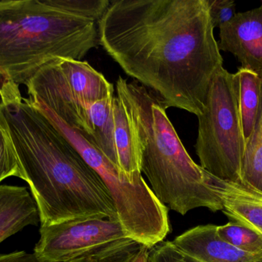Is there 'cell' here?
<instances>
[{
  "instance_id": "cell-8",
  "label": "cell",
  "mask_w": 262,
  "mask_h": 262,
  "mask_svg": "<svg viewBox=\"0 0 262 262\" xmlns=\"http://www.w3.org/2000/svg\"><path fill=\"white\" fill-rule=\"evenodd\" d=\"M34 254L46 262L108 259L137 243L118 220L86 218L40 227Z\"/></svg>"
},
{
  "instance_id": "cell-5",
  "label": "cell",
  "mask_w": 262,
  "mask_h": 262,
  "mask_svg": "<svg viewBox=\"0 0 262 262\" xmlns=\"http://www.w3.org/2000/svg\"><path fill=\"white\" fill-rule=\"evenodd\" d=\"M30 101L101 177L113 198L118 221L131 238L149 248L163 241L170 232L168 208L157 199L146 182L131 183L81 133L66 126L42 103Z\"/></svg>"
},
{
  "instance_id": "cell-13",
  "label": "cell",
  "mask_w": 262,
  "mask_h": 262,
  "mask_svg": "<svg viewBox=\"0 0 262 262\" xmlns=\"http://www.w3.org/2000/svg\"><path fill=\"white\" fill-rule=\"evenodd\" d=\"M113 112L118 168L131 183H142L145 180L140 171L130 115L124 99L118 93L114 96Z\"/></svg>"
},
{
  "instance_id": "cell-16",
  "label": "cell",
  "mask_w": 262,
  "mask_h": 262,
  "mask_svg": "<svg viewBox=\"0 0 262 262\" xmlns=\"http://www.w3.org/2000/svg\"><path fill=\"white\" fill-rule=\"evenodd\" d=\"M239 82V108L245 140L252 133L261 99L262 78L240 67L236 72Z\"/></svg>"
},
{
  "instance_id": "cell-10",
  "label": "cell",
  "mask_w": 262,
  "mask_h": 262,
  "mask_svg": "<svg viewBox=\"0 0 262 262\" xmlns=\"http://www.w3.org/2000/svg\"><path fill=\"white\" fill-rule=\"evenodd\" d=\"M215 225L192 228L172 241L192 262H258L262 252L248 253L231 246L219 236Z\"/></svg>"
},
{
  "instance_id": "cell-18",
  "label": "cell",
  "mask_w": 262,
  "mask_h": 262,
  "mask_svg": "<svg viewBox=\"0 0 262 262\" xmlns=\"http://www.w3.org/2000/svg\"><path fill=\"white\" fill-rule=\"evenodd\" d=\"M9 177L23 179V175L13 143L0 124V183Z\"/></svg>"
},
{
  "instance_id": "cell-23",
  "label": "cell",
  "mask_w": 262,
  "mask_h": 262,
  "mask_svg": "<svg viewBox=\"0 0 262 262\" xmlns=\"http://www.w3.org/2000/svg\"><path fill=\"white\" fill-rule=\"evenodd\" d=\"M258 262H262V259L261 260V261H258Z\"/></svg>"
},
{
  "instance_id": "cell-11",
  "label": "cell",
  "mask_w": 262,
  "mask_h": 262,
  "mask_svg": "<svg viewBox=\"0 0 262 262\" xmlns=\"http://www.w3.org/2000/svg\"><path fill=\"white\" fill-rule=\"evenodd\" d=\"M223 212L230 221L252 229L262 237V194L241 183L214 178Z\"/></svg>"
},
{
  "instance_id": "cell-4",
  "label": "cell",
  "mask_w": 262,
  "mask_h": 262,
  "mask_svg": "<svg viewBox=\"0 0 262 262\" xmlns=\"http://www.w3.org/2000/svg\"><path fill=\"white\" fill-rule=\"evenodd\" d=\"M116 91L128 109L140 171L157 199L182 215L197 208L223 211L214 176L189 156L164 102L137 81L128 83L121 76Z\"/></svg>"
},
{
  "instance_id": "cell-24",
  "label": "cell",
  "mask_w": 262,
  "mask_h": 262,
  "mask_svg": "<svg viewBox=\"0 0 262 262\" xmlns=\"http://www.w3.org/2000/svg\"><path fill=\"white\" fill-rule=\"evenodd\" d=\"M261 3H262V2H261Z\"/></svg>"
},
{
  "instance_id": "cell-9",
  "label": "cell",
  "mask_w": 262,
  "mask_h": 262,
  "mask_svg": "<svg viewBox=\"0 0 262 262\" xmlns=\"http://www.w3.org/2000/svg\"><path fill=\"white\" fill-rule=\"evenodd\" d=\"M220 51L230 52L241 63V68L262 78V5L238 12L220 29Z\"/></svg>"
},
{
  "instance_id": "cell-15",
  "label": "cell",
  "mask_w": 262,
  "mask_h": 262,
  "mask_svg": "<svg viewBox=\"0 0 262 262\" xmlns=\"http://www.w3.org/2000/svg\"><path fill=\"white\" fill-rule=\"evenodd\" d=\"M240 183L262 194V83L256 119L252 133L246 143Z\"/></svg>"
},
{
  "instance_id": "cell-12",
  "label": "cell",
  "mask_w": 262,
  "mask_h": 262,
  "mask_svg": "<svg viewBox=\"0 0 262 262\" xmlns=\"http://www.w3.org/2000/svg\"><path fill=\"white\" fill-rule=\"evenodd\" d=\"M38 223V207L27 188L0 185V243Z\"/></svg>"
},
{
  "instance_id": "cell-14",
  "label": "cell",
  "mask_w": 262,
  "mask_h": 262,
  "mask_svg": "<svg viewBox=\"0 0 262 262\" xmlns=\"http://www.w3.org/2000/svg\"><path fill=\"white\" fill-rule=\"evenodd\" d=\"M114 96L115 95L97 101L90 108L92 133L89 141L96 146L107 159L118 167L115 138Z\"/></svg>"
},
{
  "instance_id": "cell-2",
  "label": "cell",
  "mask_w": 262,
  "mask_h": 262,
  "mask_svg": "<svg viewBox=\"0 0 262 262\" xmlns=\"http://www.w3.org/2000/svg\"><path fill=\"white\" fill-rule=\"evenodd\" d=\"M0 124L13 143L41 227L86 218L118 220L101 177L12 82L0 85Z\"/></svg>"
},
{
  "instance_id": "cell-1",
  "label": "cell",
  "mask_w": 262,
  "mask_h": 262,
  "mask_svg": "<svg viewBox=\"0 0 262 262\" xmlns=\"http://www.w3.org/2000/svg\"><path fill=\"white\" fill-rule=\"evenodd\" d=\"M99 44L165 104L196 115L223 68L207 0H118L98 22Z\"/></svg>"
},
{
  "instance_id": "cell-7",
  "label": "cell",
  "mask_w": 262,
  "mask_h": 262,
  "mask_svg": "<svg viewBox=\"0 0 262 262\" xmlns=\"http://www.w3.org/2000/svg\"><path fill=\"white\" fill-rule=\"evenodd\" d=\"M29 98L49 108L86 139L92 133L90 108L115 95L114 85L88 62L56 58L41 67L26 84Z\"/></svg>"
},
{
  "instance_id": "cell-19",
  "label": "cell",
  "mask_w": 262,
  "mask_h": 262,
  "mask_svg": "<svg viewBox=\"0 0 262 262\" xmlns=\"http://www.w3.org/2000/svg\"><path fill=\"white\" fill-rule=\"evenodd\" d=\"M209 15L214 29L223 27L236 15V6L233 0H207Z\"/></svg>"
},
{
  "instance_id": "cell-21",
  "label": "cell",
  "mask_w": 262,
  "mask_h": 262,
  "mask_svg": "<svg viewBox=\"0 0 262 262\" xmlns=\"http://www.w3.org/2000/svg\"><path fill=\"white\" fill-rule=\"evenodd\" d=\"M150 249L137 243L130 249L101 262H150Z\"/></svg>"
},
{
  "instance_id": "cell-17",
  "label": "cell",
  "mask_w": 262,
  "mask_h": 262,
  "mask_svg": "<svg viewBox=\"0 0 262 262\" xmlns=\"http://www.w3.org/2000/svg\"><path fill=\"white\" fill-rule=\"evenodd\" d=\"M219 236L233 247L248 252H262V237L257 232L236 221H230L217 227Z\"/></svg>"
},
{
  "instance_id": "cell-3",
  "label": "cell",
  "mask_w": 262,
  "mask_h": 262,
  "mask_svg": "<svg viewBox=\"0 0 262 262\" xmlns=\"http://www.w3.org/2000/svg\"><path fill=\"white\" fill-rule=\"evenodd\" d=\"M108 0H0V80L26 85L56 59L96 48Z\"/></svg>"
},
{
  "instance_id": "cell-20",
  "label": "cell",
  "mask_w": 262,
  "mask_h": 262,
  "mask_svg": "<svg viewBox=\"0 0 262 262\" xmlns=\"http://www.w3.org/2000/svg\"><path fill=\"white\" fill-rule=\"evenodd\" d=\"M150 262H192L172 241H162L150 249Z\"/></svg>"
},
{
  "instance_id": "cell-22",
  "label": "cell",
  "mask_w": 262,
  "mask_h": 262,
  "mask_svg": "<svg viewBox=\"0 0 262 262\" xmlns=\"http://www.w3.org/2000/svg\"><path fill=\"white\" fill-rule=\"evenodd\" d=\"M0 262H46L41 261L35 254L24 251H15L8 254H0ZM72 262H98L95 259L78 260Z\"/></svg>"
},
{
  "instance_id": "cell-6",
  "label": "cell",
  "mask_w": 262,
  "mask_h": 262,
  "mask_svg": "<svg viewBox=\"0 0 262 262\" xmlns=\"http://www.w3.org/2000/svg\"><path fill=\"white\" fill-rule=\"evenodd\" d=\"M198 120L195 149L200 166L219 179L240 183L246 140L236 72L231 73L224 68L219 71Z\"/></svg>"
}]
</instances>
